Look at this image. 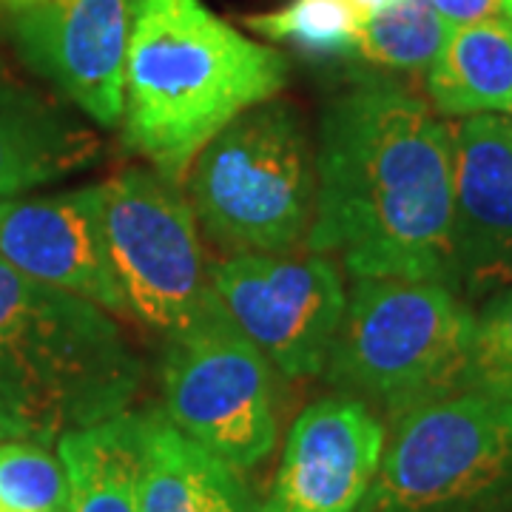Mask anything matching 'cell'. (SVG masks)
I'll use <instances>...</instances> for the list:
<instances>
[{
  "label": "cell",
  "instance_id": "obj_1",
  "mask_svg": "<svg viewBox=\"0 0 512 512\" xmlns=\"http://www.w3.org/2000/svg\"><path fill=\"white\" fill-rule=\"evenodd\" d=\"M316 174L311 254L356 279L453 288V126L421 94L359 74L322 109Z\"/></svg>",
  "mask_w": 512,
  "mask_h": 512
},
{
  "label": "cell",
  "instance_id": "obj_2",
  "mask_svg": "<svg viewBox=\"0 0 512 512\" xmlns=\"http://www.w3.org/2000/svg\"><path fill=\"white\" fill-rule=\"evenodd\" d=\"M288 57L220 20L202 0H134L123 140L168 183L222 128L288 83Z\"/></svg>",
  "mask_w": 512,
  "mask_h": 512
},
{
  "label": "cell",
  "instance_id": "obj_3",
  "mask_svg": "<svg viewBox=\"0 0 512 512\" xmlns=\"http://www.w3.org/2000/svg\"><path fill=\"white\" fill-rule=\"evenodd\" d=\"M146 367L109 311L0 259V441H46L126 413Z\"/></svg>",
  "mask_w": 512,
  "mask_h": 512
},
{
  "label": "cell",
  "instance_id": "obj_4",
  "mask_svg": "<svg viewBox=\"0 0 512 512\" xmlns=\"http://www.w3.org/2000/svg\"><path fill=\"white\" fill-rule=\"evenodd\" d=\"M473 333L476 313L447 285L356 279L322 376L396 416L464 387Z\"/></svg>",
  "mask_w": 512,
  "mask_h": 512
},
{
  "label": "cell",
  "instance_id": "obj_5",
  "mask_svg": "<svg viewBox=\"0 0 512 512\" xmlns=\"http://www.w3.org/2000/svg\"><path fill=\"white\" fill-rule=\"evenodd\" d=\"M188 171L194 217L231 254L308 248L319 191L316 140L293 106L268 100L239 114Z\"/></svg>",
  "mask_w": 512,
  "mask_h": 512
},
{
  "label": "cell",
  "instance_id": "obj_6",
  "mask_svg": "<svg viewBox=\"0 0 512 512\" xmlns=\"http://www.w3.org/2000/svg\"><path fill=\"white\" fill-rule=\"evenodd\" d=\"M359 512H512V402L456 390L390 416Z\"/></svg>",
  "mask_w": 512,
  "mask_h": 512
},
{
  "label": "cell",
  "instance_id": "obj_7",
  "mask_svg": "<svg viewBox=\"0 0 512 512\" xmlns=\"http://www.w3.org/2000/svg\"><path fill=\"white\" fill-rule=\"evenodd\" d=\"M271 370V362L211 296L194 325L165 339L163 413L234 470H251L276 444Z\"/></svg>",
  "mask_w": 512,
  "mask_h": 512
},
{
  "label": "cell",
  "instance_id": "obj_8",
  "mask_svg": "<svg viewBox=\"0 0 512 512\" xmlns=\"http://www.w3.org/2000/svg\"><path fill=\"white\" fill-rule=\"evenodd\" d=\"M100 188L126 316L163 339L183 333L214 296L191 202L157 171H126Z\"/></svg>",
  "mask_w": 512,
  "mask_h": 512
},
{
  "label": "cell",
  "instance_id": "obj_9",
  "mask_svg": "<svg viewBox=\"0 0 512 512\" xmlns=\"http://www.w3.org/2000/svg\"><path fill=\"white\" fill-rule=\"evenodd\" d=\"M211 291L276 373L322 376L348 291L325 254L239 251L208 268Z\"/></svg>",
  "mask_w": 512,
  "mask_h": 512
},
{
  "label": "cell",
  "instance_id": "obj_10",
  "mask_svg": "<svg viewBox=\"0 0 512 512\" xmlns=\"http://www.w3.org/2000/svg\"><path fill=\"white\" fill-rule=\"evenodd\" d=\"M6 6L23 60L97 126H120L134 0H20Z\"/></svg>",
  "mask_w": 512,
  "mask_h": 512
},
{
  "label": "cell",
  "instance_id": "obj_11",
  "mask_svg": "<svg viewBox=\"0 0 512 512\" xmlns=\"http://www.w3.org/2000/svg\"><path fill=\"white\" fill-rule=\"evenodd\" d=\"M387 427L356 396L308 404L285 441L262 512H359L376 478Z\"/></svg>",
  "mask_w": 512,
  "mask_h": 512
},
{
  "label": "cell",
  "instance_id": "obj_12",
  "mask_svg": "<svg viewBox=\"0 0 512 512\" xmlns=\"http://www.w3.org/2000/svg\"><path fill=\"white\" fill-rule=\"evenodd\" d=\"M453 288L512 291V123L476 114L453 126Z\"/></svg>",
  "mask_w": 512,
  "mask_h": 512
},
{
  "label": "cell",
  "instance_id": "obj_13",
  "mask_svg": "<svg viewBox=\"0 0 512 512\" xmlns=\"http://www.w3.org/2000/svg\"><path fill=\"white\" fill-rule=\"evenodd\" d=\"M0 259L20 274L126 316L103 228V188L0 202Z\"/></svg>",
  "mask_w": 512,
  "mask_h": 512
},
{
  "label": "cell",
  "instance_id": "obj_14",
  "mask_svg": "<svg viewBox=\"0 0 512 512\" xmlns=\"http://www.w3.org/2000/svg\"><path fill=\"white\" fill-rule=\"evenodd\" d=\"M100 154L92 128L0 60V202L69 180Z\"/></svg>",
  "mask_w": 512,
  "mask_h": 512
},
{
  "label": "cell",
  "instance_id": "obj_15",
  "mask_svg": "<svg viewBox=\"0 0 512 512\" xmlns=\"http://www.w3.org/2000/svg\"><path fill=\"white\" fill-rule=\"evenodd\" d=\"M143 512H262L237 470L180 433L163 410H148Z\"/></svg>",
  "mask_w": 512,
  "mask_h": 512
},
{
  "label": "cell",
  "instance_id": "obj_16",
  "mask_svg": "<svg viewBox=\"0 0 512 512\" xmlns=\"http://www.w3.org/2000/svg\"><path fill=\"white\" fill-rule=\"evenodd\" d=\"M146 416L120 413L57 439L69 481V512H143Z\"/></svg>",
  "mask_w": 512,
  "mask_h": 512
},
{
  "label": "cell",
  "instance_id": "obj_17",
  "mask_svg": "<svg viewBox=\"0 0 512 512\" xmlns=\"http://www.w3.org/2000/svg\"><path fill=\"white\" fill-rule=\"evenodd\" d=\"M427 94L444 117L512 114V20L456 26L427 69Z\"/></svg>",
  "mask_w": 512,
  "mask_h": 512
},
{
  "label": "cell",
  "instance_id": "obj_18",
  "mask_svg": "<svg viewBox=\"0 0 512 512\" xmlns=\"http://www.w3.org/2000/svg\"><path fill=\"white\" fill-rule=\"evenodd\" d=\"M453 26L430 0H393L359 23L353 57L382 72H421L441 52Z\"/></svg>",
  "mask_w": 512,
  "mask_h": 512
},
{
  "label": "cell",
  "instance_id": "obj_19",
  "mask_svg": "<svg viewBox=\"0 0 512 512\" xmlns=\"http://www.w3.org/2000/svg\"><path fill=\"white\" fill-rule=\"evenodd\" d=\"M359 23L339 0H291L276 12L248 15L242 26L259 37L288 43L311 57H353Z\"/></svg>",
  "mask_w": 512,
  "mask_h": 512
},
{
  "label": "cell",
  "instance_id": "obj_20",
  "mask_svg": "<svg viewBox=\"0 0 512 512\" xmlns=\"http://www.w3.org/2000/svg\"><path fill=\"white\" fill-rule=\"evenodd\" d=\"M0 512H69L60 456L37 441H0Z\"/></svg>",
  "mask_w": 512,
  "mask_h": 512
},
{
  "label": "cell",
  "instance_id": "obj_21",
  "mask_svg": "<svg viewBox=\"0 0 512 512\" xmlns=\"http://www.w3.org/2000/svg\"><path fill=\"white\" fill-rule=\"evenodd\" d=\"M461 390H481L512 402V291L490 296L476 313L470 365Z\"/></svg>",
  "mask_w": 512,
  "mask_h": 512
},
{
  "label": "cell",
  "instance_id": "obj_22",
  "mask_svg": "<svg viewBox=\"0 0 512 512\" xmlns=\"http://www.w3.org/2000/svg\"><path fill=\"white\" fill-rule=\"evenodd\" d=\"M430 3L453 29L467 26V23H478V20L501 18L498 0H430Z\"/></svg>",
  "mask_w": 512,
  "mask_h": 512
},
{
  "label": "cell",
  "instance_id": "obj_23",
  "mask_svg": "<svg viewBox=\"0 0 512 512\" xmlns=\"http://www.w3.org/2000/svg\"><path fill=\"white\" fill-rule=\"evenodd\" d=\"M342 6H348L350 12L356 15L359 20L370 18V15H376L379 9H384V6H390L393 0H339Z\"/></svg>",
  "mask_w": 512,
  "mask_h": 512
},
{
  "label": "cell",
  "instance_id": "obj_24",
  "mask_svg": "<svg viewBox=\"0 0 512 512\" xmlns=\"http://www.w3.org/2000/svg\"><path fill=\"white\" fill-rule=\"evenodd\" d=\"M501 3V15L512 20V0H498Z\"/></svg>",
  "mask_w": 512,
  "mask_h": 512
},
{
  "label": "cell",
  "instance_id": "obj_25",
  "mask_svg": "<svg viewBox=\"0 0 512 512\" xmlns=\"http://www.w3.org/2000/svg\"><path fill=\"white\" fill-rule=\"evenodd\" d=\"M6 3H20V0H6Z\"/></svg>",
  "mask_w": 512,
  "mask_h": 512
},
{
  "label": "cell",
  "instance_id": "obj_26",
  "mask_svg": "<svg viewBox=\"0 0 512 512\" xmlns=\"http://www.w3.org/2000/svg\"><path fill=\"white\" fill-rule=\"evenodd\" d=\"M507 117H510V123H512V114H507Z\"/></svg>",
  "mask_w": 512,
  "mask_h": 512
}]
</instances>
